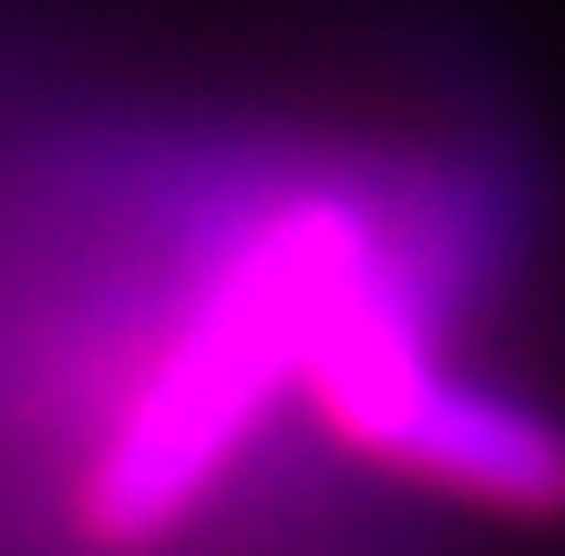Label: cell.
<instances>
[{
	"mask_svg": "<svg viewBox=\"0 0 565 556\" xmlns=\"http://www.w3.org/2000/svg\"><path fill=\"white\" fill-rule=\"evenodd\" d=\"M377 282V248L343 197H291L214 257V275L138 351L70 471V539L146 556L206 514L282 394H300L326 325Z\"/></svg>",
	"mask_w": 565,
	"mask_h": 556,
	"instance_id": "6da1fadb",
	"label": "cell"
},
{
	"mask_svg": "<svg viewBox=\"0 0 565 556\" xmlns=\"http://www.w3.org/2000/svg\"><path fill=\"white\" fill-rule=\"evenodd\" d=\"M300 411L334 446L394 480L497 522H565V419L446 368V343L386 291V275L326 325L300 377Z\"/></svg>",
	"mask_w": 565,
	"mask_h": 556,
	"instance_id": "7a4b0ae2",
	"label": "cell"
}]
</instances>
